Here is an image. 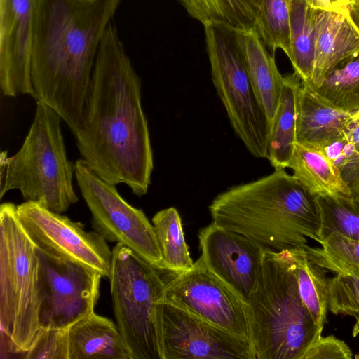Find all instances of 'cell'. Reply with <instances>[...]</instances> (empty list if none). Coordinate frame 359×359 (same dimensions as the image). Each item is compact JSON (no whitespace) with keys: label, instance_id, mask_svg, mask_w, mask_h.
<instances>
[{"label":"cell","instance_id":"10","mask_svg":"<svg viewBox=\"0 0 359 359\" xmlns=\"http://www.w3.org/2000/svg\"><path fill=\"white\" fill-rule=\"evenodd\" d=\"M36 246V245H35ZM39 262L41 327L69 328L95 312L102 274L36 247Z\"/></svg>","mask_w":359,"mask_h":359},{"label":"cell","instance_id":"26","mask_svg":"<svg viewBox=\"0 0 359 359\" xmlns=\"http://www.w3.org/2000/svg\"><path fill=\"white\" fill-rule=\"evenodd\" d=\"M165 271L174 274L189 269L194 264L184 238L178 210L170 207L156 212L152 218Z\"/></svg>","mask_w":359,"mask_h":359},{"label":"cell","instance_id":"35","mask_svg":"<svg viewBox=\"0 0 359 359\" xmlns=\"http://www.w3.org/2000/svg\"><path fill=\"white\" fill-rule=\"evenodd\" d=\"M348 9L352 21L359 30V0H349Z\"/></svg>","mask_w":359,"mask_h":359},{"label":"cell","instance_id":"19","mask_svg":"<svg viewBox=\"0 0 359 359\" xmlns=\"http://www.w3.org/2000/svg\"><path fill=\"white\" fill-rule=\"evenodd\" d=\"M247 71L270 126L283 85L273 55L267 50L254 27L236 30Z\"/></svg>","mask_w":359,"mask_h":359},{"label":"cell","instance_id":"13","mask_svg":"<svg viewBox=\"0 0 359 359\" xmlns=\"http://www.w3.org/2000/svg\"><path fill=\"white\" fill-rule=\"evenodd\" d=\"M161 330L163 359H256L249 339L165 302Z\"/></svg>","mask_w":359,"mask_h":359},{"label":"cell","instance_id":"14","mask_svg":"<svg viewBox=\"0 0 359 359\" xmlns=\"http://www.w3.org/2000/svg\"><path fill=\"white\" fill-rule=\"evenodd\" d=\"M205 266L246 304L261 266L264 248L212 222L198 235Z\"/></svg>","mask_w":359,"mask_h":359},{"label":"cell","instance_id":"28","mask_svg":"<svg viewBox=\"0 0 359 359\" xmlns=\"http://www.w3.org/2000/svg\"><path fill=\"white\" fill-rule=\"evenodd\" d=\"M321 243L331 233L359 241V203L351 198L316 196Z\"/></svg>","mask_w":359,"mask_h":359},{"label":"cell","instance_id":"1","mask_svg":"<svg viewBox=\"0 0 359 359\" xmlns=\"http://www.w3.org/2000/svg\"><path fill=\"white\" fill-rule=\"evenodd\" d=\"M141 79L112 23L96 55L79 128L74 135L81 159L104 180L147 194L154 169Z\"/></svg>","mask_w":359,"mask_h":359},{"label":"cell","instance_id":"23","mask_svg":"<svg viewBox=\"0 0 359 359\" xmlns=\"http://www.w3.org/2000/svg\"><path fill=\"white\" fill-rule=\"evenodd\" d=\"M290 54L294 72L303 82L311 81L315 61V8L309 0H290Z\"/></svg>","mask_w":359,"mask_h":359},{"label":"cell","instance_id":"25","mask_svg":"<svg viewBox=\"0 0 359 359\" xmlns=\"http://www.w3.org/2000/svg\"><path fill=\"white\" fill-rule=\"evenodd\" d=\"M305 83L335 108L350 113L358 111L359 51L340 62L319 81L312 84Z\"/></svg>","mask_w":359,"mask_h":359},{"label":"cell","instance_id":"12","mask_svg":"<svg viewBox=\"0 0 359 359\" xmlns=\"http://www.w3.org/2000/svg\"><path fill=\"white\" fill-rule=\"evenodd\" d=\"M164 302L250 340L246 304L201 257L165 281Z\"/></svg>","mask_w":359,"mask_h":359},{"label":"cell","instance_id":"15","mask_svg":"<svg viewBox=\"0 0 359 359\" xmlns=\"http://www.w3.org/2000/svg\"><path fill=\"white\" fill-rule=\"evenodd\" d=\"M34 0H0V87L8 97L32 93Z\"/></svg>","mask_w":359,"mask_h":359},{"label":"cell","instance_id":"21","mask_svg":"<svg viewBox=\"0 0 359 359\" xmlns=\"http://www.w3.org/2000/svg\"><path fill=\"white\" fill-rule=\"evenodd\" d=\"M302 80L295 73L283 76L279 102L271 123L268 158L275 170L288 168L296 143L297 93Z\"/></svg>","mask_w":359,"mask_h":359},{"label":"cell","instance_id":"33","mask_svg":"<svg viewBox=\"0 0 359 359\" xmlns=\"http://www.w3.org/2000/svg\"><path fill=\"white\" fill-rule=\"evenodd\" d=\"M353 200L359 203V147L339 169Z\"/></svg>","mask_w":359,"mask_h":359},{"label":"cell","instance_id":"2","mask_svg":"<svg viewBox=\"0 0 359 359\" xmlns=\"http://www.w3.org/2000/svg\"><path fill=\"white\" fill-rule=\"evenodd\" d=\"M121 0H34L31 96L75 135L96 55Z\"/></svg>","mask_w":359,"mask_h":359},{"label":"cell","instance_id":"3","mask_svg":"<svg viewBox=\"0 0 359 359\" xmlns=\"http://www.w3.org/2000/svg\"><path fill=\"white\" fill-rule=\"evenodd\" d=\"M212 222L279 252L320 244V217L316 196L285 169L231 187L209 205Z\"/></svg>","mask_w":359,"mask_h":359},{"label":"cell","instance_id":"16","mask_svg":"<svg viewBox=\"0 0 359 359\" xmlns=\"http://www.w3.org/2000/svg\"><path fill=\"white\" fill-rule=\"evenodd\" d=\"M316 43L313 76L319 81L340 62L359 51V30L348 9L315 8ZM306 83V82H305Z\"/></svg>","mask_w":359,"mask_h":359},{"label":"cell","instance_id":"7","mask_svg":"<svg viewBox=\"0 0 359 359\" xmlns=\"http://www.w3.org/2000/svg\"><path fill=\"white\" fill-rule=\"evenodd\" d=\"M40 287L36 246L23 228L17 205L0 206V331L22 358L40 329Z\"/></svg>","mask_w":359,"mask_h":359},{"label":"cell","instance_id":"31","mask_svg":"<svg viewBox=\"0 0 359 359\" xmlns=\"http://www.w3.org/2000/svg\"><path fill=\"white\" fill-rule=\"evenodd\" d=\"M69 328L41 327L24 359H69Z\"/></svg>","mask_w":359,"mask_h":359},{"label":"cell","instance_id":"18","mask_svg":"<svg viewBox=\"0 0 359 359\" xmlns=\"http://www.w3.org/2000/svg\"><path fill=\"white\" fill-rule=\"evenodd\" d=\"M69 359H130L114 323L95 312L69 327Z\"/></svg>","mask_w":359,"mask_h":359},{"label":"cell","instance_id":"22","mask_svg":"<svg viewBox=\"0 0 359 359\" xmlns=\"http://www.w3.org/2000/svg\"><path fill=\"white\" fill-rule=\"evenodd\" d=\"M282 252L294 271L303 302L316 325L323 330L327 309V270L314 263L304 247Z\"/></svg>","mask_w":359,"mask_h":359},{"label":"cell","instance_id":"9","mask_svg":"<svg viewBox=\"0 0 359 359\" xmlns=\"http://www.w3.org/2000/svg\"><path fill=\"white\" fill-rule=\"evenodd\" d=\"M74 176L92 215L95 231L107 241L122 243L150 264L165 271L153 224L144 212L119 194L111 184L90 170L80 158L74 163Z\"/></svg>","mask_w":359,"mask_h":359},{"label":"cell","instance_id":"29","mask_svg":"<svg viewBox=\"0 0 359 359\" xmlns=\"http://www.w3.org/2000/svg\"><path fill=\"white\" fill-rule=\"evenodd\" d=\"M320 245L321 248L304 247L314 263L333 273L343 269L359 272L358 240L331 233Z\"/></svg>","mask_w":359,"mask_h":359},{"label":"cell","instance_id":"4","mask_svg":"<svg viewBox=\"0 0 359 359\" xmlns=\"http://www.w3.org/2000/svg\"><path fill=\"white\" fill-rule=\"evenodd\" d=\"M246 307L256 359H302L322 334L282 251L264 248Z\"/></svg>","mask_w":359,"mask_h":359},{"label":"cell","instance_id":"24","mask_svg":"<svg viewBox=\"0 0 359 359\" xmlns=\"http://www.w3.org/2000/svg\"><path fill=\"white\" fill-rule=\"evenodd\" d=\"M203 25L217 24L235 30L254 27L259 0H177Z\"/></svg>","mask_w":359,"mask_h":359},{"label":"cell","instance_id":"5","mask_svg":"<svg viewBox=\"0 0 359 359\" xmlns=\"http://www.w3.org/2000/svg\"><path fill=\"white\" fill-rule=\"evenodd\" d=\"M60 116L37 102L33 121L18 150L12 156L0 154V198L18 189L25 201L39 203L59 214L79 198L72 180L75 167L67 158Z\"/></svg>","mask_w":359,"mask_h":359},{"label":"cell","instance_id":"11","mask_svg":"<svg viewBox=\"0 0 359 359\" xmlns=\"http://www.w3.org/2000/svg\"><path fill=\"white\" fill-rule=\"evenodd\" d=\"M19 219L37 248L71 260L109 278L113 252L107 241L95 231L41 204L25 201L17 205Z\"/></svg>","mask_w":359,"mask_h":359},{"label":"cell","instance_id":"32","mask_svg":"<svg viewBox=\"0 0 359 359\" xmlns=\"http://www.w3.org/2000/svg\"><path fill=\"white\" fill-rule=\"evenodd\" d=\"M352 352L343 341L330 335H320L307 350L302 359H351Z\"/></svg>","mask_w":359,"mask_h":359},{"label":"cell","instance_id":"8","mask_svg":"<svg viewBox=\"0 0 359 359\" xmlns=\"http://www.w3.org/2000/svg\"><path fill=\"white\" fill-rule=\"evenodd\" d=\"M212 83L236 136L255 157L268 158L270 123L248 75L236 30L203 25Z\"/></svg>","mask_w":359,"mask_h":359},{"label":"cell","instance_id":"37","mask_svg":"<svg viewBox=\"0 0 359 359\" xmlns=\"http://www.w3.org/2000/svg\"><path fill=\"white\" fill-rule=\"evenodd\" d=\"M330 4L335 10L348 8L349 0H329Z\"/></svg>","mask_w":359,"mask_h":359},{"label":"cell","instance_id":"6","mask_svg":"<svg viewBox=\"0 0 359 359\" xmlns=\"http://www.w3.org/2000/svg\"><path fill=\"white\" fill-rule=\"evenodd\" d=\"M112 252V307L130 359H163L161 271L122 243H116Z\"/></svg>","mask_w":359,"mask_h":359},{"label":"cell","instance_id":"17","mask_svg":"<svg viewBox=\"0 0 359 359\" xmlns=\"http://www.w3.org/2000/svg\"><path fill=\"white\" fill-rule=\"evenodd\" d=\"M352 114L330 105L302 81L297 93L296 142L323 148L343 137Z\"/></svg>","mask_w":359,"mask_h":359},{"label":"cell","instance_id":"20","mask_svg":"<svg viewBox=\"0 0 359 359\" xmlns=\"http://www.w3.org/2000/svg\"><path fill=\"white\" fill-rule=\"evenodd\" d=\"M288 168L316 196L352 197L339 169L322 149L296 142Z\"/></svg>","mask_w":359,"mask_h":359},{"label":"cell","instance_id":"34","mask_svg":"<svg viewBox=\"0 0 359 359\" xmlns=\"http://www.w3.org/2000/svg\"><path fill=\"white\" fill-rule=\"evenodd\" d=\"M343 137L355 147H359V109L353 112L347 121Z\"/></svg>","mask_w":359,"mask_h":359},{"label":"cell","instance_id":"27","mask_svg":"<svg viewBox=\"0 0 359 359\" xmlns=\"http://www.w3.org/2000/svg\"><path fill=\"white\" fill-rule=\"evenodd\" d=\"M290 0H259L254 28L264 44L274 53L281 49L290 54Z\"/></svg>","mask_w":359,"mask_h":359},{"label":"cell","instance_id":"36","mask_svg":"<svg viewBox=\"0 0 359 359\" xmlns=\"http://www.w3.org/2000/svg\"><path fill=\"white\" fill-rule=\"evenodd\" d=\"M314 8H320L328 11L335 10L330 4L329 0H309Z\"/></svg>","mask_w":359,"mask_h":359},{"label":"cell","instance_id":"30","mask_svg":"<svg viewBox=\"0 0 359 359\" xmlns=\"http://www.w3.org/2000/svg\"><path fill=\"white\" fill-rule=\"evenodd\" d=\"M328 279L327 309L334 314L355 318L353 336L359 334V272L348 269L335 272Z\"/></svg>","mask_w":359,"mask_h":359}]
</instances>
